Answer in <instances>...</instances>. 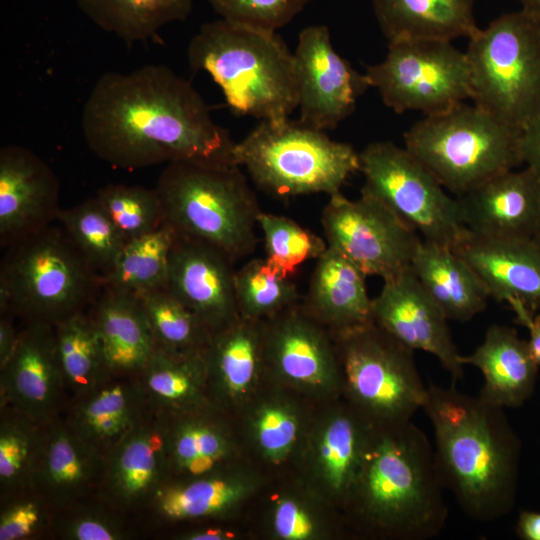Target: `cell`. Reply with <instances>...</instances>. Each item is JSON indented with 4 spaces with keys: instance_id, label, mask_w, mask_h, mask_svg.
Masks as SVG:
<instances>
[{
    "instance_id": "cell-31",
    "label": "cell",
    "mask_w": 540,
    "mask_h": 540,
    "mask_svg": "<svg viewBox=\"0 0 540 540\" xmlns=\"http://www.w3.org/2000/svg\"><path fill=\"white\" fill-rule=\"evenodd\" d=\"M411 269L448 320L470 321L488 304L482 281L451 247L422 240Z\"/></svg>"
},
{
    "instance_id": "cell-48",
    "label": "cell",
    "mask_w": 540,
    "mask_h": 540,
    "mask_svg": "<svg viewBox=\"0 0 540 540\" xmlns=\"http://www.w3.org/2000/svg\"><path fill=\"white\" fill-rule=\"evenodd\" d=\"M271 528L282 540H312L320 536L319 519L309 506L292 496L279 498L272 509Z\"/></svg>"
},
{
    "instance_id": "cell-14",
    "label": "cell",
    "mask_w": 540,
    "mask_h": 540,
    "mask_svg": "<svg viewBox=\"0 0 540 540\" xmlns=\"http://www.w3.org/2000/svg\"><path fill=\"white\" fill-rule=\"evenodd\" d=\"M263 361L278 380L301 391L332 393L342 384L336 340L302 300L264 321Z\"/></svg>"
},
{
    "instance_id": "cell-30",
    "label": "cell",
    "mask_w": 540,
    "mask_h": 540,
    "mask_svg": "<svg viewBox=\"0 0 540 540\" xmlns=\"http://www.w3.org/2000/svg\"><path fill=\"white\" fill-rule=\"evenodd\" d=\"M255 488L253 477L225 467L199 477L166 481L146 509L170 523L219 517L233 510Z\"/></svg>"
},
{
    "instance_id": "cell-27",
    "label": "cell",
    "mask_w": 540,
    "mask_h": 540,
    "mask_svg": "<svg viewBox=\"0 0 540 540\" xmlns=\"http://www.w3.org/2000/svg\"><path fill=\"white\" fill-rule=\"evenodd\" d=\"M463 365L481 371L484 384L478 395L501 408L523 405L534 393L539 366L527 340L507 325H491L472 354L460 355Z\"/></svg>"
},
{
    "instance_id": "cell-52",
    "label": "cell",
    "mask_w": 540,
    "mask_h": 540,
    "mask_svg": "<svg viewBox=\"0 0 540 540\" xmlns=\"http://www.w3.org/2000/svg\"><path fill=\"white\" fill-rule=\"evenodd\" d=\"M517 533L524 540H540V512L523 511L518 518Z\"/></svg>"
},
{
    "instance_id": "cell-49",
    "label": "cell",
    "mask_w": 540,
    "mask_h": 540,
    "mask_svg": "<svg viewBox=\"0 0 540 540\" xmlns=\"http://www.w3.org/2000/svg\"><path fill=\"white\" fill-rule=\"evenodd\" d=\"M523 164L540 180V115L521 131Z\"/></svg>"
},
{
    "instance_id": "cell-43",
    "label": "cell",
    "mask_w": 540,
    "mask_h": 540,
    "mask_svg": "<svg viewBox=\"0 0 540 540\" xmlns=\"http://www.w3.org/2000/svg\"><path fill=\"white\" fill-rule=\"evenodd\" d=\"M258 227L263 233L265 259L290 277L301 264L318 259L328 248L326 240L285 216L262 211Z\"/></svg>"
},
{
    "instance_id": "cell-20",
    "label": "cell",
    "mask_w": 540,
    "mask_h": 540,
    "mask_svg": "<svg viewBox=\"0 0 540 540\" xmlns=\"http://www.w3.org/2000/svg\"><path fill=\"white\" fill-rule=\"evenodd\" d=\"M60 184L50 166L18 145L0 149V245L7 248L57 220Z\"/></svg>"
},
{
    "instance_id": "cell-7",
    "label": "cell",
    "mask_w": 540,
    "mask_h": 540,
    "mask_svg": "<svg viewBox=\"0 0 540 540\" xmlns=\"http://www.w3.org/2000/svg\"><path fill=\"white\" fill-rule=\"evenodd\" d=\"M404 147L456 197L523 164L521 130L465 102L413 124Z\"/></svg>"
},
{
    "instance_id": "cell-44",
    "label": "cell",
    "mask_w": 540,
    "mask_h": 540,
    "mask_svg": "<svg viewBox=\"0 0 540 540\" xmlns=\"http://www.w3.org/2000/svg\"><path fill=\"white\" fill-rule=\"evenodd\" d=\"M297 409L282 399L264 401L250 418V432L260 454L278 464L292 453L300 434Z\"/></svg>"
},
{
    "instance_id": "cell-45",
    "label": "cell",
    "mask_w": 540,
    "mask_h": 540,
    "mask_svg": "<svg viewBox=\"0 0 540 540\" xmlns=\"http://www.w3.org/2000/svg\"><path fill=\"white\" fill-rule=\"evenodd\" d=\"M86 500L56 512L52 530L68 540H123L131 532L122 519L106 503L85 505ZM119 512V511H118Z\"/></svg>"
},
{
    "instance_id": "cell-22",
    "label": "cell",
    "mask_w": 540,
    "mask_h": 540,
    "mask_svg": "<svg viewBox=\"0 0 540 540\" xmlns=\"http://www.w3.org/2000/svg\"><path fill=\"white\" fill-rule=\"evenodd\" d=\"M474 270L490 298L540 311V247L533 241L495 239L468 229L453 247Z\"/></svg>"
},
{
    "instance_id": "cell-53",
    "label": "cell",
    "mask_w": 540,
    "mask_h": 540,
    "mask_svg": "<svg viewBox=\"0 0 540 540\" xmlns=\"http://www.w3.org/2000/svg\"><path fill=\"white\" fill-rule=\"evenodd\" d=\"M234 534L222 527H204L194 529L181 535L184 540H229Z\"/></svg>"
},
{
    "instance_id": "cell-37",
    "label": "cell",
    "mask_w": 540,
    "mask_h": 540,
    "mask_svg": "<svg viewBox=\"0 0 540 540\" xmlns=\"http://www.w3.org/2000/svg\"><path fill=\"white\" fill-rule=\"evenodd\" d=\"M177 233L166 222L157 230L129 240L102 288L142 295L167 286L169 258Z\"/></svg>"
},
{
    "instance_id": "cell-17",
    "label": "cell",
    "mask_w": 540,
    "mask_h": 540,
    "mask_svg": "<svg viewBox=\"0 0 540 540\" xmlns=\"http://www.w3.org/2000/svg\"><path fill=\"white\" fill-rule=\"evenodd\" d=\"M373 322L398 341L432 354L453 382L463 377V364L452 340L448 319L423 289L411 267L383 280L372 299Z\"/></svg>"
},
{
    "instance_id": "cell-2",
    "label": "cell",
    "mask_w": 540,
    "mask_h": 540,
    "mask_svg": "<svg viewBox=\"0 0 540 540\" xmlns=\"http://www.w3.org/2000/svg\"><path fill=\"white\" fill-rule=\"evenodd\" d=\"M422 409L433 427L436 468L444 488L472 520L511 512L518 489L521 442L504 413L453 385H427Z\"/></svg>"
},
{
    "instance_id": "cell-21",
    "label": "cell",
    "mask_w": 540,
    "mask_h": 540,
    "mask_svg": "<svg viewBox=\"0 0 540 540\" xmlns=\"http://www.w3.org/2000/svg\"><path fill=\"white\" fill-rule=\"evenodd\" d=\"M464 226L495 239H532L540 223V180L525 167L496 175L456 197Z\"/></svg>"
},
{
    "instance_id": "cell-32",
    "label": "cell",
    "mask_w": 540,
    "mask_h": 540,
    "mask_svg": "<svg viewBox=\"0 0 540 540\" xmlns=\"http://www.w3.org/2000/svg\"><path fill=\"white\" fill-rule=\"evenodd\" d=\"M385 37L451 42L469 38L477 29L475 0H371Z\"/></svg>"
},
{
    "instance_id": "cell-23",
    "label": "cell",
    "mask_w": 540,
    "mask_h": 540,
    "mask_svg": "<svg viewBox=\"0 0 540 540\" xmlns=\"http://www.w3.org/2000/svg\"><path fill=\"white\" fill-rule=\"evenodd\" d=\"M106 457L79 437L60 416L47 426L32 488L56 511L97 496Z\"/></svg>"
},
{
    "instance_id": "cell-8",
    "label": "cell",
    "mask_w": 540,
    "mask_h": 540,
    "mask_svg": "<svg viewBox=\"0 0 540 540\" xmlns=\"http://www.w3.org/2000/svg\"><path fill=\"white\" fill-rule=\"evenodd\" d=\"M234 159L259 189L282 198L340 193L360 168L359 153L353 146L289 118L261 120L236 142Z\"/></svg>"
},
{
    "instance_id": "cell-40",
    "label": "cell",
    "mask_w": 540,
    "mask_h": 540,
    "mask_svg": "<svg viewBox=\"0 0 540 540\" xmlns=\"http://www.w3.org/2000/svg\"><path fill=\"white\" fill-rule=\"evenodd\" d=\"M57 221L94 271L104 278L112 270L126 241L97 197L61 209Z\"/></svg>"
},
{
    "instance_id": "cell-24",
    "label": "cell",
    "mask_w": 540,
    "mask_h": 540,
    "mask_svg": "<svg viewBox=\"0 0 540 540\" xmlns=\"http://www.w3.org/2000/svg\"><path fill=\"white\" fill-rule=\"evenodd\" d=\"M149 410L139 375L111 372L71 401L62 417L72 431L107 458Z\"/></svg>"
},
{
    "instance_id": "cell-16",
    "label": "cell",
    "mask_w": 540,
    "mask_h": 540,
    "mask_svg": "<svg viewBox=\"0 0 540 540\" xmlns=\"http://www.w3.org/2000/svg\"><path fill=\"white\" fill-rule=\"evenodd\" d=\"M67 404L54 325L26 323L12 355L0 367V406L48 424L62 416Z\"/></svg>"
},
{
    "instance_id": "cell-34",
    "label": "cell",
    "mask_w": 540,
    "mask_h": 540,
    "mask_svg": "<svg viewBox=\"0 0 540 540\" xmlns=\"http://www.w3.org/2000/svg\"><path fill=\"white\" fill-rule=\"evenodd\" d=\"M149 407L172 416L212 404L205 351L184 355L155 350L139 374Z\"/></svg>"
},
{
    "instance_id": "cell-19",
    "label": "cell",
    "mask_w": 540,
    "mask_h": 540,
    "mask_svg": "<svg viewBox=\"0 0 540 540\" xmlns=\"http://www.w3.org/2000/svg\"><path fill=\"white\" fill-rule=\"evenodd\" d=\"M234 262L204 242L177 234L168 267V290L215 333L240 315Z\"/></svg>"
},
{
    "instance_id": "cell-55",
    "label": "cell",
    "mask_w": 540,
    "mask_h": 540,
    "mask_svg": "<svg viewBox=\"0 0 540 540\" xmlns=\"http://www.w3.org/2000/svg\"><path fill=\"white\" fill-rule=\"evenodd\" d=\"M532 239L540 247V223Z\"/></svg>"
},
{
    "instance_id": "cell-29",
    "label": "cell",
    "mask_w": 540,
    "mask_h": 540,
    "mask_svg": "<svg viewBox=\"0 0 540 540\" xmlns=\"http://www.w3.org/2000/svg\"><path fill=\"white\" fill-rule=\"evenodd\" d=\"M264 321L239 317L213 333L205 350L212 404L242 402L253 389L263 361Z\"/></svg>"
},
{
    "instance_id": "cell-28",
    "label": "cell",
    "mask_w": 540,
    "mask_h": 540,
    "mask_svg": "<svg viewBox=\"0 0 540 540\" xmlns=\"http://www.w3.org/2000/svg\"><path fill=\"white\" fill-rule=\"evenodd\" d=\"M112 373L139 375L156 350L138 295L102 288L87 310Z\"/></svg>"
},
{
    "instance_id": "cell-25",
    "label": "cell",
    "mask_w": 540,
    "mask_h": 540,
    "mask_svg": "<svg viewBox=\"0 0 540 540\" xmlns=\"http://www.w3.org/2000/svg\"><path fill=\"white\" fill-rule=\"evenodd\" d=\"M366 275L328 246L316 259L302 304L333 335L373 322Z\"/></svg>"
},
{
    "instance_id": "cell-51",
    "label": "cell",
    "mask_w": 540,
    "mask_h": 540,
    "mask_svg": "<svg viewBox=\"0 0 540 540\" xmlns=\"http://www.w3.org/2000/svg\"><path fill=\"white\" fill-rule=\"evenodd\" d=\"M13 315L0 310V367H2L12 355L19 337L13 325Z\"/></svg>"
},
{
    "instance_id": "cell-42",
    "label": "cell",
    "mask_w": 540,
    "mask_h": 540,
    "mask_svg": "<svg viewBox=\"0 0 540 540\" xmlns=\"http://www.w3.org/2000/svg\"><path fill=\"white\" fill-rule=\"evenodd\" d=\"M96 197L126 242L157 230L165 222L156 188L109 184L100 188Z\"/></svg>"
},
{
    "instance_id": "cell-54",
    "label": "cell",
    "mask_w": 540,
    "mask_h": 540,
    "mask_svg": "<svg viewBox=\"0 0 540 540\" xmlns=\"http://www.w3.org/2000/svg\"><path fill=\"white\" fill-rule=\"evenodd\" d=\"M521 9L540 19V0H517Z\"/></svg>"
},
{
    "instance_id": "cell-38",
    "label": "cell",
    "mask_w": 540,
    "mask_h": 540,
    "mask_svg": "<svg viewBox=\"0 0 540 540\" xmlns=\"http://www.w3.org/2000/svg\"><path fill=\"white\" fill-rule=\"evenodd\" d=\"M0 407V491L5 498L32 488L49 423L38 422L10 406Z\"/></svg>"
},
{
    "instance_id": "cell-35",
    "label": "cell",
    "mask_w": 540,
    "mask_h": 540,
    "mask_svg": "<svg viewBox=\"0 0 540 540\" xmlns=\"http://www.w3.org/2000/svg\"><path fill=\"white\" fill-rule=\"evenodd\" d=\"M54 327L58 361L69 404L94 388L111 371L87 311L73 315Z\"/></svg>"
},
{
    "instance_id": "cell-11",
    "label": "cell",
    "mask_w": 540,
    "mask_h": 540,
    "mask_svg": "<svg viewBox=\"0 0 540 540\" xmlns=\"http://www.w3.org/2000/svg\"><path fill=\"white\" fill-rule=\"evenodd\" d=\"M359 161L361 193L382 203L422 240L453 248L467 231L457 198L405 147L373 142L359 153Z\"/></svg>"
},
{
    "instance_id": "cell-12",
    "label": "cell",
    "mask_w": 540,
    "mask_h": 540,
    "mask_svg": "<svg viewBox=\"0 0 540 540\" xmlns=\"http://www.w3.org/2000/svg\"><path fill=\"white\" fill-rule=\"evenodd\" d=\"M365 75L396 113L434 115L470 99L465 52L447 41H391L385 59L368 66Z\"/></svg>"
},
{
    "instance_id": "cell-50",
    "label": "cell",
    "mask_w": 540,
    "mask_h": 540,
    "mask_svg": "<svg viewBox=\"0 0 540 540\" xmlns=\"http://www.w3.org/2000/svg\"><path fill=\"white\" fill-rule=\"evenodd\" d=\"M511 306L517 313L519 322L528 328L529 339L527 343L532 356L540 367V311L534 315L520 304L515 303Z\"/></svg>"
},
{
    "instance_id": "cell-41",
    "label": "cell",
    "mask_w": 540,
    "mask_h": 540,
    "mask_svg": "<svg viewBox=\"0 0 540 540\" xmlns=\"http://www.w3.org/2000/svg\"><path fill=\"white\" fill-rule=\"evenodd\" d=\"M235 292L240 317L257 321H266L303 298L292 277L265 258L251 259L236 270Z\"/></svg>"
},
{
    "instance_id": "cell-47",
    "label": "cell",
    "mask_w": 540,
    "mask_h": 540,
    "mask_svg": "<svg viewBox=\"0 0 540 540\" xmlns=\"http://www.w3.org/2000/svg\"><path fill=\"white\" fill-rule=\"evenodd\" d=\"M228 22L276 32L299 14L308 0H208Z\"/></svg>"
},
{
    "instance_id": "cell-9",
    "label": "cell",
    "mask_w": 540,
    "mask_h": 540,
    "mask_svg": "<svg viewBox=\"0 0 540 540\" xmlns=\"http://www.w3.org/2000/svg\"><path fill=\"white\" fill-rule=\"evenodd\" d=\"M468 39L470 99L522 131L540 115V19L520 9Z\"/></svg>"
},
{
    "instance_id": "cell-3",
    "label": "cell",
    "mask_w": 540,
    "mask_h": 540,
    "mask_svg": "<svg viewBox=\"0 0 540 540\" xmlns=\"http://www.w3.org/2000/svg\"><path fill=\"white\" fill-rule=\"evenodd\" d=\"M426 434L411 420L372 423L361 467L346 500L376 536L428 540L443 530L448 508Z\"/></svg>"
},
{
    "instance_id": "cell-39",
    "label": "cell",
    "mask_w": 540,
    "mask_h": 540,
    "mask_svg": "<svg viewBox=\"0 0 540 540\" xmlns=\"http://www.w3.org/2000/svg\"><path fill=\"white\" fill-rule=\"evenodd\" d=\"M139 297L157 349L176 355L206 350L213 333L167 287Z\"/></svg>"
},
{
    "instance_id": "cell-13",
    "label": "cell",
    "mask_w": 540,
    "mask_h": 540,
    "mask_svg": "<svg viewBox=\"0 0 540 540\" xmlns=\"http://www.w3.org/2000/svg\"><path fill=\"white\" fill-rule=\"evenodd\" d=\"M321 224L325 240L366 276L383 280L411 267L420 235L376 199L362 194L350 200L329 196Z\"/></svg>"
},
{
    "instance_id": "cell-15",
    "label": "cell",
    "mask_w": 540,
    "mask_h": 540,
    "mask_svg": "<svg viewBox=\"0 0 540 540\" xmlns=\"http://www.w3.org/2000/svg\"><path fill=\"white\" fill-rule=\"evenodd\" d=\"M294 55L299 121L325 131L335 128L354 111L358 97L370 87L333 48L326 26L301 31Z\"/></svg>"
},
{
    "instance_id": "cell-6",
    "label": "cell",
    "mask_w": 540,
    "mask_h": 540,
    "mask_svg": "<svg viewBox=\"0 0 540 540\" xmlns=\"http://www.w3.org/2000/svg\"><path fill=\"white\" fill-rule=\"evenodd\" d=\"M101 278L61 227L48 226L6 248L0 265V310L56 325L86 312Z\"/></svg>"
},
{
    "instance_id": "cell-10",
    "label": "cell",
    "mask_w": 540,
    "mask_h": 540,
    "mask_svg": "<svg viewBox=\"0 0 540 540\" xmlns=\"http://www.w3.org/2000/svg\"><path fill=\"white\" fill-rule=\"evenodd\" d=\"M349 403L372 423L411 420L427 386L407 347L374 322L333 335Z\"/></svg>"
},
{
    "instance_id": "cell-36",
    "label": "cell",
    "mask_w": 540,
    "mask_h": 540,
    "mask_svg": "<svg viewBox=\"0 0 540 540\" xmlns=\"http://www.w3.org/2000/svg\"><path fill=\"white\" fill-rule=\"evenodd\" d=\"M98 27L126 43L153 37L168 23L185 20L192 0H76Z\"/></svg>"
},
{
    "instance_id": "cell-1",
    "label": "cell",
    "mask_w": 540,
    "mask_h": 540,
    "mask_svg": "<svg viewBox=\"0 0 540 540\" xmlns=\"http://www.w3.org/2000/svg\"><path fill=\"white\" fill-rule=\"evenodd\" d=\"M89 149L115 168L161 163L237 166L236 142L189 82L164 65L99 77L82 112Z\"/></svg>"
},
{
    "instance_id": "cell-46",
    "label": "cell",
    "mask_w": 540,
    "mask_h": 540,
    "mask_svg": "<svg viewBox=\"0 0 540 540\" xmlns=\"http://www.w3.org/2000/svg\"><path fill=\"white\" fill-rule=\"evenodd\" d=\"M55 514L33 488L1 498L0 540L36 538L52 529Z\"/></svg>"
},
{
    "instance_id": "cell-18",
    "label": "cell",
    "mask_w": 540,
    "mask_h": 540,
    "mask_svg": "<svg viewBox=\"0 0 540 540\" xmlns=\"http://www.w3.org/2000/svg\"><path fill=\"white\" fill-rule=\"evenodd\" d=\"M168 417L150 408L106 458L98 498L120 513L147 508L169 479Z\"/></svg>"
},
{
    "instance_id": "cell-4",
    "label": "cell",
    "mask_w": 540,
    "mask_h": 540,
    "mask_svg": "<svg viewBox=\"0 0 540 540\" xmlns=\"http://www.w3.org/2000/svg\"><path fill=\"white\" fill-rule=\"evenodd\" d=\"M187 57L191 70L208 73L240 115L279 121L298 107L294 55L276 32L220 19L201 27Z\"/></svg>"
},
{
    "instance_id": "cell-26",
    "label": "cell",
    "mask_w": 540,
    "mask_h": 540,
    "mask_svg": "<svg viewBox=\"0 0 540 540\" xmlns=\"http://www.w3.org/2000/svg\"><path fill=\"white\" fill-rule=\"evenodd\" d=\"M372 422L350 403L327 414L310 444L312 473L320 487L345 503L358 476Z\"/></svg>"
},
{
    "instance_id": "cell-33",
    "label": "cell",
    "mask_w": 540,
    "mask_h": 540,
    "mask_svg": "<svg viewBox=\"0 0 540 540\" xmlns=\"http://www.w3.org/2000/svg\"><path fill=\"white\" fill-rule=\"evenodd\" d=\"M211 406L168 416V480L203 476L227 467L234 442L223 423L211 415Z\"/></svg>"
},
{
    "instance_id": "cell-5",
    "label": "cell",
    "mask_w": 540,
    "mask_h": 540,
    "mask_svg": "<svg viewBox=\"0 0 540 540\" xmlns=\"http://www.w3.org/2000/svg\"><path fill=\"white\" fill-rule=\"evenodd\" d=\"M155 188L165 222L178 235L209 244L234 263L256 249L262 210L239 166L168 163Z\"/></svg>"
}]
</instances>
